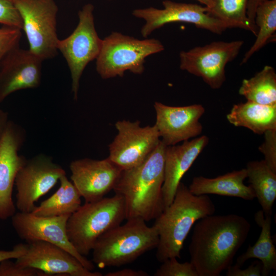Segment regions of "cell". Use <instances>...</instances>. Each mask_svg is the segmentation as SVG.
I'll return each instance as SVG.
<instances>
[{
    "label": "cell",
    "instance_id": "6da1fadb",
    "mask_svg": "<svg viewBox=\"0 0 276 276\" xmlns=\"http://www.w3.org/2000/svg\"><path fill=\"white\" fill-rule=\"evenodd\" d=\"M194 225L189 252L198 276H219L230 267L251 228L245 217L234 214L208 215Z\"/></svg>",
    "mask_w": 276,
    "mask_h": 276
},
{
    "label": "cell",
    "instance_id": "7a4b0ae2",
    "mask_svg": "<svg viewBox=\"0 0 276 276\" xmlns=\"http://www.w3.org/2000/svg\"><path fill=\"white\" fill-rule=\"evenodd\" d=\"M166 145L160 140L140 164L123 170L113 190L123 197L126 220L155 219L164 210L162 187Z\"/></svg>",
    "mask_w": 276,
    "mask_h": 276
},
{
    "label": "cell",
    "instance_id": "3957f363",
    "mask_svg": "<svg viewBox=\"0 0 276 276\" xmlns=\"http://www.w3.org/2000/svg\"><path fill=\"white\" fill-rule=\"evenodd\" d=\"M215 210L208 195H194L180 182L172 203L154 223L159 235L157 260L162 263L171 258H180L185 241L192 226L199 219L214 214Z\"/></svg>",
    "mask_w": 276,
    "mask_h": 276
},
{
    "label": "cell",
    "instance_id": "277c9868",
    "mask_svg": "<svg viewBox=\"0 0 276 276\" xmlns=\"http://www.w3.org/2000/svg\"><path fill=\"white\" fill-rule=\"evenodd\" d=\"M126 220L96 241L92 249V262L99 267H119L131 263L157 246L159 235L154 224L148 226L140 218Z\"/></svg>",
    "mask_w": 276,
    "mask_h": 276
},
{
    "label": "cell",
    "instance_id": "5b68a950",
    "mask_svg": "<svg viewBox=\"0 0 276 276\" xmlns=\"http://www.w3.org/2000/svg\"><path fill=\"white\" fill-rule=\"evenodd\" d=\"M124 219V199L115 194L111 197L81 205L68 219L67 236L77 251L86 257L101 236L121 224Z\"/></svg>",
    "mask_w": 276,
    "mask_h": 276
},
{
    "label": "cell",
    "instance_id": "8992f818",
    "mask_svg": "<svg viewBox=\"0 0 276 276\" xmlns=\"http://www.w3.org/2000/svg\"><path fill=\"white\" fill-rule=\"evenodd\" d=\"M164 50V45L157 39H139L113 32L103 39L96 70L103 79L122 77L126 71L141 74L145 59Z\"/></svg>",
    "mask_w": 276,
    "mask_h": 276
},
{
    "label": "cell",
    "instance_id": "52a82bcc",
    "mask_svg": "<svg viewBox=\"0 0 276 276\" xmlns=\"http://www.w3.org/2000/svg\"><path fill=\"white\" fill-rule=\"evenodd\" d=\"M20 15L29 51L43 61L57 53V15L54 0H13Z\"/></svg>",
    "mask_w": 276,
    "mask_h": 276
},
{
    "label": "cell",
    "instance_id": "ba28073f",
    "mask_svg": "<svg viewBox=\"0 0 276 276\" xmlns=\"http://www.w3.org/2000/svg\"><path fill=\"white\" fill-rule=\"evenodd\" d=\"M94 7L85 5L78 13L79 22L67 37L59 39L57 50L65 58L72 79V91L77 99L80 80L86 65L96 59L100 54L103 39L96 31L94 16Z\"/></svg>",
    "mask_w": 276,
    "mask_h": 276
},
{
    "label": "cell",
    "instance_id": "9c48e42d",
    "mask_svg": "<svg viewBox=\"0 0 276 276\" xmlns=\"http://www.w3.org/2000/svg\"><path fill=\"white\" fill-rule=\"evenodd\" d=\"M244 41H214L179 53L181 70L201 78L211 88H220L226 80L225 66L239 54Z\"/></svg>",
    "mask_w": 276,
    "mask_h": 276
},
{
    "label": "cell",
    "instance_id": "30bf717a",
    "mask_svg": "<svg viewBox=\"0 0 276 276\" xmlns=\"http://www.w3.org/2000/svg\"><path fill=\"white\" fill-rule=\"evenodd\" d=\"M162 4L163 9L151 7L132 11L134 16L145 21L141 30L143 37H147L154 30L172 22L193 24L197 28L218 35L227 29L223 23L208 13L206 6L170 0H165Z\"/></svg>",
    "mask_w": 276,
    "mask_h": 276
},
{
    "label": "cell",
    "instance_id": "8fae6325",
    "mask_svg": "<svg viewBox=\"0 0 276 276\" xmlns=\"http://www.w3.org/2000/svg\"><path fill=\"white\" fill-rule=\"evenodd\" d=\"M115 127L118 133L109 145L108 157L122 170L142 163L160 141L155 124L141 127L139 121L122 120Z\"/></svg>",
    "mask_w": 276,
    "mask_h": 276
},
{
    "label": "cell",
    "instance_id": "7c38bea8",
    "mask_svg": "<svg viewBox=\"0 0 276 276\" xmlns=\"http://www.w3.org/2000/svg\"><path fill=\"white\" fill-rule=\"evenodd\" d=\"M64 175L65 170L44 154L27 160L15 178L17 209L19 212L31 213L38 199L47 193Z\"/></svg>",
    "mask_w": 276,
    "mask_h": 276
},
{
    "label": "cell",
    "instance_id": "4fadbf2b",
    "mask_svg": "<svg viewBox=\"0 0 276 276\" xmlns=\"http://www.w3.org/2000/svg\"><path fill=\"white\" fill-rule=\"evenodd\" d=\"M70 216L41 217L19 212L11 217L12 225L19 237L27 243L43 241L55 244L73 255L86 268L93 271L94 263L80 255L68 239L66 224Z\"/></svg>",
    "mask_w": 276,
    "mask_h": 276
},
{
    "label": "cell",
    "instance_id": "5bb4252c",
    "mask_svg": "<svg viewBox=\"0 0 276 276\" xmlns=\"http://www.w3.org/2000/svg\"><path fill=\"white\" fill-rule=\"evenodd\" d=\"M20 267L43 272L46 276H102L86 268L73 255L55 244L43 241L26 244L25 253L16 259Z\"/></svg>",
    "mask_w": 276,
    "mask_h": 276
},
{
    "label": "cell",
    "instance_id": "9a60e30c",
    "mask_svg": "<svg viewBox=\"0 0 276 276\" xmlns=\"http://www.w3.org/2000/svg\"><path fill=\"white\" fill-rule=\"evenodd\" d=\"M72 182L85 202L104 197L113 190L122 170L108 157L101 160L84 158L70 166Z\"/></svg>",
    "mask_w": 276,
    "mask_h": 276
},
{
    "label": "cell",
    "instance_id": "2e32d148",
    "mask_svg": "<svg viewBox=\"0 0 276 276\" xmlns=\"http://www.w3.org/2000/svg\"><path fill=\"white\" fill-rule=\"evenodd\" d=\"M155 126L160 138L166 146L195 138L202 132L199 120L205 112L201 104L171 106L155 102Z\"/></svg>",
    "mask_w": 276,
    "mask_h": 276
},
{
    "label": "cell",
    "instance_id": "e0dca14e",
    "mask_svg": "<svg viewBox=\"0 0 276 276\" xmlns=\"http://www.w3.org/2000/svg\"><path fill=\"white\" fill-rule=\"evenodd\" d=\"M22 130L8 122L0 142V219L11 218L15 213L12 199L16 175L26 162L18 153L24 138Z\"/></svg>",
    "mask_w": 276,
    "mask_h": 276
},
{
    "label": "cell",
    "instance_id": "ac0fdd59",
    "mask_svg": "<svg viewBox=\"0 0 276 276\" xmlns=\"http://www.w3.org/2000/svg\"><path fill=\"white\" fill-rule=\"evenodd\" d=\"M42 61L29 50L10 51L0 65V103L16 91L39 86Z\"/></svg>",
    "mask_w": 276,
    "mask_h": 276
},
{
    "label": "cell",
    "instance_id": "d6986e66",
    "mask_svg": "<svg viewBox=\"0 0 276 276\" xmlns=\"http://www.w3.org/2000/svg\"><path fill=\"white\" fill-rule=\"evenodd\" d=\"M205 135L183 141L181 145L166 146L165 152V178L162 187L165 209L172 202L181 179L208 145Z\"/></svg>",
    "mask_w": 276,
    "mask_h": 276
},
{
    "label": "cell",
    "instance_id": "ffe728a7",
    "mask_svg": "<svg viewBox=\"0 0 276 276\" xmlns=\"http://www.w3.org/2000/svg\"><path fill=\"white\" fill-rule=\"evenodd\" d=\"M246 178V170L243 168L215 178L195 176L188 188L192 194L196 195L216 194L252 200L256 198V195L250 185L244 184V181Z\"/></svg>",
    "mask_w": 276,
    "mask_h": 276
},
{
    "label": "cell",
    "instance_id": "44dd1931",
    "mask_svg": "<svg viewBox=\"0 0 276 276\" xmlns=\"http://www.w3.org/2000/svg\"><path fill=\"white\" fill-rule=\"evenodd\" d=\"M226 118L236 127L246 128L257 134L276 129V105H266L247 101L234 104Z\"/></svg>",
    "mask_w": 276,
    "mask_h": 276
},
{
    "label": "cell",
    "instance_id": "7402d4cb",
    "mask_svg": "<svg viewBox=\"0 0 276 276\" xmlns=\"http://www.w3.org/2000/svg\"><path fill=\"white\" fill-rule=\"evenodd\" d=\"M254 219L261 228L260 236L253 245H249L246 251L237 258L234 265L241 267L247 260L258 259L262 265L261 275L267 276L276 270V249L271 236V218L259 210L255 214Z\"/></svg>",
    "mask_w": 276,
    "mask_h": 276
},
{
    "label": "cell",
    "instance_id": "603a6c76",
    "mask_svg": "<svg viewBox=\"0 0 276 276\" xmlns=\"http://www.w3.org/2000/svg\"><path fill=\"white\" fill-rule=\"evenodd\" d=\"M249 185L260 204L264 215H271L276 199V173L264 159L250 161L245 168Z\"/></svg>",
    "mask_w": 276,
    "mask_h": 276
},
{
    "label": "cell",
    "instance_id": "cb8c5ba5",
    "mask_svg": "<svg viewBox=\"0 0 276 276\" xmlns=\"http://www.w3.org/2000/svg\"><path fill=\"white\" fill-rule=\"evenodd\" d=\"M60 187L49 198L36 206L31 212L41 217L71 215L81 205V195L74 184L63 175L59 180Z\"/></svg>",
    "mask_w": 276,
    "mask_h": 276
},
{
    "label": "cell",
    "instance_id": "d4e9b609",
    "mask_svg": "<svg viewBox=\"0 0 276 276\" xmlns=\"http://www.w3.org/2000/svg\"><path fill=\"white\" fill-rule=\"evenodd\" d=\"M239 94L247 101L276 105V73L274 68L266 65L254 76L243 79Z\"/></svg>",
    "mask_w": 276,
    "mask_h": 276
},
{
    "label": "cell",
    "instance_id": "484cf974",
    "mask_svg": "<svg viewBox=\"0 0 276 276\" xmlns=\"http://www.w3.org/2000/svg\"><path fill=\"white\" fill-rule=\"evenodd\" d=\"M248 0H212L213 4L207 12L223 23L227 29L238 28L251 32L256 36L258 29L247 16Z\"/></svg>",
    "mask_w": 276,
    "mask_h": 276
},
{
    "label": "cell",
    "instance_id": "4316f807",
    "mask_svg": "<svg viewBox=\"0 0 276 276\" xmlns=\"http://www.w3.org/2000/svg\"><path fill=\"white\" fill-rule=\"evenodd\" d=\"M258 29L256 39L245 54L241 64L246 63L250 58L262 49L273 36L276 30V0H267L257 8L255 18Z\"/></svg>",
    "mask_w": 276,
    "mask_h": 276
},
{
    "label": "cell",
    "instance_id": "83f0119b",
    "mask_svg": "<svg viewBox=\"0 0 276 276\" xmlns=\"http://www.w3.org/2000/svg\"><path fill=\"white\" fill-rule=\"evenodd\" d=\"M154 276H198L190 262L180 263L176 258H171L162 262L154 273Z\"/></svg>",
    "mask_w": 276,
    "mask_h": 276
},
{
    "label": "cell",
    "instance_id": "f1b7e54d",
    "mask_svg": "<svg viewBox=\"0 0 276 276\" xmlns=\"http://www.w3.org/2000/svg\"><path fill=\"white\" fill-rule=\"evenodd\" d=\"M21 30L7 26L0 27V65L7 55L13 49L19 47Z\"/></svg>",
    "mask_w": 276,
    "mask_h": 276
},
{
    "label": "cell",
    "instance_id": "f546056e",
    "mask_svg": "<svg viewBox=\"0 0 276 276\" xmlns=\"http://www.w3.org/2000/svg\"><path fill=\"white\" fill-rule=\"evenodd\" d=\"M0 24L22 30L21 18L13 0H0Z\"/></svg>",
    "mask_w": 276,
    "mask_h": 276
},
{
    "label": "cell",
    "instance_id": "4dcf8cb0",
    "mask_svg": "<svg viewBox=\"0 0 276 276\" xmlns=\"http://www.w3.org/2000/svg\"><path fill=\"white\" fill-rule=\"evenodd\" d=\"M264 140L258 149L264 156V161L276 173V129L264 133Z\"/></svg>",
    "mask_w": 276,
    "mask_h": 276
},
{
    "label": "cell",
    "instance_id": "1f68e13d",
    "mask_svg": "<svg viewBox=\"0 0 276 276\" xmlns=\"http://www.w3.org/2000/svg\"><path fill=\"white\" fill-rule=\"evenodd\" d=\"M6 259L0 262V276H46L45 273L31 267H22Z\"/></svg>",
    "mask_w": 276,
    "mask_h": 276
},
{
    "label": "cell",
    "instance_id": "d6a6232c",
    "mask_svg": "<svg viewBox=\"0 0 276 276\" xmlns=\"http://www.w3.org/2000/svg\"><path fill=\"white\" fill-rule=\"evenodd\" d=\"M262 265L261 262L255 261L245 269L231 265L226 270L227 276H261Z\"/></svg>",
    "mask_w": 276,
    "mask_h": 276
},
{
    "label": "cell",
    "instance_id": "836d02e7",
    "mask_svg": "<svg viewBox=\"0 0 276 276\" xmlns=\"http://www.w3.org/2000/svg\"><path fill=\"white\" fill-rule=\"evenodd\" d=\"M26 250V244L15 245L10 250H0V262L6 259H17L22 256Z\"/></svg>",
    "mask_w": 276,
    "mask_h": 276
},
{
    "label": "cell",
    "instance_id": "e575fe53",
    "mask_svg": "<svg viewBox=\"0 0 276 276\" xmlns=\"http://www.w3.org/2000/svg\"><path fill=\"white\" fill-rule=\"evenodd\" d=\"M105 276H148V273L142 270H135L130 268H125L121 270L109 272L105 274Z\"/></svg>",
    "mask_w": 276,
    "mask_h": 276
},
{
    "label": "cell",
    "instance_id": "d590c367",
    "mask_svg": "<svg viewBox=\"0 0 276 276\" xmlns=\"http://www.w3.org/2000/svg\"><path fill=\"white\" fill-rule=\"evenodd\" d=\"M267 0H248L247 7V16L250 22L255 25V18L258 7ZM257 27V26H256Z\"/></svg>",
    "mask_w": 276,
    "mask_h": 276
},
{
    "label": "cell",
    "instance_id": "8d00e7d4",
    "mask_svg": "<svg viewBox=\"0 0 276 276\" xmlns=\"http://www.w3.org/2000/svg\"><path fill=\"white\" fill-rule=\"evenodd\" d=\"M7 113L0 109V142L7 126L8 123Z\"/></svg>",
    "mask_w": 276,
    "mask_h": 276
},
{
    "label": "cell",
    "instance_id": "74e56055",
    "mask_svg": "<svg viewBox=\"0 0 276 276\" xmlns=\"http://www.w3.org/2000/svg\"><path fill=\"white\" fill-rule=\"evenodd\" d=\"M199 3H201L202 4L204 5L205 6L207 7L208 8H210L213 4L212 0H195Z\"/></svg>",
    "mask_w": 276,
    "mask_h": 276
},
{
    "label": "cell",
    "instance_id": "f35d334b",
    "mask_svg": "<svg viewBox=\"0 0 276 276\" xmlns=\"http://www.w3.org/2000/svg\"><path fill=\"white\" fill-rule=\"evenodd\" d=\"M108 1H112V0H108Z\"/></svg>",
    "mask_w": 276,
    "mask_h": 276
}]
</instances>
